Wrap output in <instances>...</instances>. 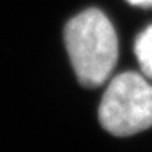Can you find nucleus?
Listing matches in <instances>:
<instances>
[{
    "label": "nucleus",
    "instance_id": "obj_2",
    "mask_svg": "<svg viewBox=\"0 0 152 152\" xmlns=\"http://www.w3.org/2000/svg\"><path fill=\"white\" fill-rule=\"evenodd\" d=\"M99 120L108 133L129 136L152 126V86L142 75L123 73L104 92Z\"/></svg>",
    "mask_w": 152,
    "mask_h": 152
},
{
    "label": "nucleus",
    "instance_id": "obj_4",
    "mask_svg": "<svg viewBox=\"0 0 152 152\" xmlns=\"http://www.w3.org/2000/svg\"><path fill=\"white\" fill-rule=\"evenodd\" d=\"M126 2L131 3V5H136V7H144V8L152 7V0H126Z\"/></svg>",
    "mask_w": 152,
    "mask_h": 152
},
{
    "label": "nucleus",
    "instance_id": "obj_3",
    "mask_svg": "<svg viewBox=\"0 0 152 152\" xmlns=\"http://www.w3.org/2000/svg\"><path fill=\"white\" fill-rule=\"evenodd\" d=\"M134 53L142 75L146 78H152V26L144 29L136 39Z\"/></svg>",
    "mask_w": 152,
    "mask_h": 152
},
{
    "label": "nucleus",
    "instance_id": "obj_1",
    "mask_svg": "<svg viewBox=\"0 0 152 152\" xmlns=\"http://www.w3.org/2000/svg\"><path fill=\"white\" fill-rule=\"evenodd\" d=\"M65 45L78 81L86 88L104 84L118 57V41L108 18L96 8L71 18L65 28Z\"/></svg>",
    "mask_w": 152,
    "mask_h": 152
}]
</instances>
